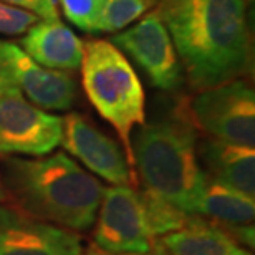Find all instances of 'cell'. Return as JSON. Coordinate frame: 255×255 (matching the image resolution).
Here are the masks:
<instances>
[{"mask_svg": "<svg viewBox=\"0 0 255 255\" xmlns=\"http://www.w3.org/2000/svg\"><path fill=\"white\" fill-rule=\"evenodd\" d=\"M156 12L192 86L206 90L249 71L246 0H166Z\"/></svg>", "mask_w": 255, "mask_h": 255, "instance_id": "1", "label": "cell"}, {"mask_svg": "<svg viewBox=\"0 0 255 255\" xmlns=\"http://www.w3.org/2000/svg\"><path fill=\"white\" fill-rule=\"evenodd\" d=\"M0 166L10 206L71 232L95 226L105 187L65 152L37 159L5 156Z\"/></svg>", "mask_w": 255, "mask_h": 255, "instance_id": "2", "label": "cell"}, {"mask_svg": "<svg viewBox=\"0 0 255 255\" xmlns=\"http://www.w3.org/2000/svg\"><path fill=\"white\" fill-rule=\"evenodd\" d=\"M134 169L144 191L196 216L207 176L196 152V129L186 115L141 125L131 137Z\"/></svg>", "mask_w": 255, "mask_h": 255, "instance_id": "3", "label": "cell"}, {"mask_svg": "<svg viewBox=\"0 0 255 255\" xmlns=\"http://www.w3.org/2000/svg\"><path fill=\"white\" fill-rule=\"evenodd\" d=\"M80 68L86 96L101 118L118 132L128 162L134 169L131 134L136 126L144 125L146 118L144 91L134 68L125 53L108 40L85 43Z\"/></svg>", "mask_w": 255, "mask_h": 255, "instance_id": "4", "label": "cell"}, {"mask_svg": "<svg viewBox=\"0 0 255 255\" xmlns=\"http://www.w3.org/2000/svg\"><path fill=\"white\" fill-rule=\"evenodd\" d=\"M186 108L194 125L209 132L214 139L254 147L255 95L246 81L232 80L202 90Z\"/></svg>", "mask_w": 255, "mask_h": 255, "instance_id": "5", "label": "cell"}, {"mask_svg": "<svg viewBox=\"0 0 255 255\" xmlns=\"http://www.w3.org/2000/svg\"><path fill=\"white\" fill-rule=\"evenodd\" d=\"M63 118L28 103L10 86L0 95V154L45 156L62 144Z\"/></svg>", "mask_w": 255, "mask_h": 255, "instance_id": "6", "label": "cell"}, {"mask_svg": "<svg viewBox=\"0 0 255 255\" xmlns=\"http://www.w3.org/2000/svg\"><path fill=\"white\" fill-rule=\"evenodd\" d=\"M93 239L106 255L151 254L154 237L147 227L141 194L129 186L105 189Z\"/></svg>", "mask_w": 255, "mask_h": 255, "instance_id": "7", "label": "cell"}, {"mask_svg": "<svg viewBox=\"0 0 255 255\" xmlns=\"http://www.w3.org/2000/svg\"><path fill=\"white\" fill-rule=\"evenodd\" d=\"M116 48L144 70L151 83L161 90H176L182 81V68L166 25L157 12L146 15L134 27L115 35Z\"/></svg>", "mask_w": 255, "mask_h": 255, "instance_id": "8", "label": "cell"}, {"mask_svg": "<svg viewBox=\"0 0 255 255\" xmlns=\"http://www.w3.org/2000/svg\"><path fill=\"white\" fill-rule=\"evenodd\" d=\"M0 76L43 110L65 111L76 100V85L66 71L45 68L18 45L0 38Z\"/></svg>", "mask_w": 255, "mask_h": 255, "instance_id": "9", "label": "cell"}, {"mask_svg": "<svg viewBox=\"0 0 255 255\" xmlns=\"http://www.w3.org/2000/svg\"><path fill=\"white\" fill-rule=\"evenodd\" d=\"M62 144L91 172L113 186H137L136 171L128 162L123 147L101 132L86 116L80 113L65 116Z\"/></svg>", "mask_w": 255, "mask_h": 255, "instance_id": "10", "label": "cell"}, {"mask_svg": "<svg viewBox=\"0 0 255 255\" xmlns=\"http://www.w3.org/2000/svg\"><path fill=\"white\" fill-rule=\"evenodd\" d=\"M76 232L42 222L13 206H0V255H81Z\"/></svg>", "mask_w": 255, "mask_h": 255, "instance_id": "11", "label": "cell"}, {"mask_svg": "<svg viewBox=\"0 0 255 255\" xmlns=\"http://www.w3.org/2000/svg\"><path fill=\"white\" fill-rule=\"evenodd\" d=\"M25 53L38 65L52 70H76L81 66L85 43L58 18L38 20L20 40Z\"/></svg>", "mask_w": 255, "mask_h": 255, "instance_id": "12", "label": "cell"}, {"mask_svg": "<svg viewBox=\"0 0 255 255\" xmlns=\"http://www.w3.org/2000/svg\"><path fill=\"white\" fill-rule=\"evenodd\" d=\"M152 255H252L216 222L191 216L181 231L157 237Z\"/></svg>", "mask_w": 255, "mask_h": 255, "instance_id": "13", "label": "cell"}, {"mask_svg": "<svg viewBox=\"0 0 255 255\" xmlns=\"http://www.w3.org/2000/svg\"><path fill=\"white\" fill-rule=\"evenodd\" d=\"M201 159L207 179L216 181L244 196H255V151L254 147L209 139L201 147Z\"/></svg>", "mask_w": 255, "mask_h": 255, "instance_id": "14", "label": "cell"}, {"mask_svg": "<svg viewBox=\"0 0 255 255\" xmlns=\"http://www.w3.org/2000/svg\"><path fill=\"white\" fill-rule=\"evenodd\" d=\"M196 216L206 217L222 227L251 226L255 217V204L252 197L207 179Z\"/></svg>", "mask_w": 255, "mask_h": 255, "instance_id": "15", "label": "cell"}, {"mask_svg": "<svg viewBox=\"0 0 255 255\" xmlns=\"http://www.w3.org/2000/svg\"><path fill=\"white\" fill-rule=\"evenodd\" d=\"M139 194H141V202H142V209H144L147 227H149L154 241L157 237L166 236V234L181 231L189 222L191 216H187L181 209L172 206L171 202L154 196L149 191H142Z\"/></svg>", "mask_w": 255, "mask_h": 255, "instance_id": "16", "label": "cell"}, {"mask_svg": "<svg viewBox=\"0 0 255 255\" xmlns=\"http://www.w3.org/2000/svg\"><path fill=\"white\" fill-rule=\"evenodd\" d=\"M149 8L147 0H105L98 13V32H118L142 17Z\"/></svg>", "mask_w": 255, "mask_h": 255, "instance_id": "17", "label": "cell"}, {"mask_svg": "<svg viewBox=\"0 0 255 255\" xmlns=\"http://www.w3.org/2000/svg\"><path fill=\"white\" fill-rule=\"evenodd\" d=\"M62 3L63 13L75 27L83 32L96 33L98 28V13L100 5L95 0H58Z\"/></svg>", "mask_w": 255, "mask_h": 255, "instance_id": "18", "label": "cell"}, {"mask_svg": "<svg viewBox=\"0 0 255 255\" xmlns=\"http://www.w3.org/2000/svg\"><path fill=\"white\" fill-rule=\"evenodd\" d=\"M37 22V15L0 0V35H23Z\"/></svg>", "mask_w": 255, "mask_h": 255, "instance_id": "19", "label": "cell"}, {"mask_svg": "<svg viewBox=\"0 0 255 255\" xmlns=\"http://www.w3.org/2000/svg\"><path fill=\"white\" fill-rule=\"evenodd\" d=\"M3 3H8L12 7L27 10V12L37 15L43 20L58 18V7L55 0H2Z\"/></svg>", "mask_w": 255, "mask_h": 255, "instance_id": "20", "label": "cell"}, {"mask_svg": "<svg viewBox=\"0 0 255 255\" xmlns=\"http://www.w3.org/2000/svg\"><path fill=\"white\" fill-rule=\"evenodd\" d=\"M81 255H106V254H105V252H101L100 249L95 246V244H91V246H90L88 249H86V251H85L83 254H81Z\"/></svg>", "mask_w": 255, "mask_h": 255, "instance_id": "21", "label": "cell"}, {"mask_svg": "<svg viewBox=\"0 0 255 255\" xmlns=\"http://www.w3.org/2000/svg\"><path fill=\"white\" fill-rule=\"evenodd\" d=\"M10 86H12V85H10L5 78H2V76H0V95H2L7 88H10Z\"/></svg>", "mask_w": 255, "mask_h": 255, "instance_id": "22", "label": "cell"}, {"mask_svg": "<svg viewBox=\"0 0 255 255\" xmlns=\"http://www.w3.org/2000/svg\"><path fill=\"white\" fill-rule=\"evenodd\" d=\"M5 201V191H3V184H2V179H0V202Z\"/></svg>", "mask_w": 255, "mask_h": 255, "instance_id": "23", "label": "cell"}, {"mask_svg": "<svg viewBox=\"0 0 255 255\" xmlns=\"http://www.w3.org/2000/svg\"><path fill=\"white\" fill-rule=\"evenodd\" d=\"M162 2H166V0H147V3H149V7H151V5H161Z\"/></svg>", "mask_w": 255, "mask_h": 255, "instance_id": "24", "label": "cell"}, {"mask_svg": "<svg viewBox=\"0 0 255 255\" xmlns=\"http://www.w3.org/2000/svg\"><path fill=\"white\" fill-rule=\"evenodd\" d=\"M95 2L98 3V5H100V8H101V5H103V2H105V0H95Z\"/></svg>", "mask_w": 255, "mask_h": 255, "instance_id": "25", "label": "cell"}, {"mask_svg": "<svg viewBox=\"0 0 255 255\" xmlns=\"http://www.w3.org/2000/svg\"><path fill=\"white\" fill-rule=\"evenodd\" d=\"M123 255H149V254H123Z\"/></svg>", "mask_w": 255, "mask_h": 255, "instance_id": "26", "label": "cell"}]
</instances>
